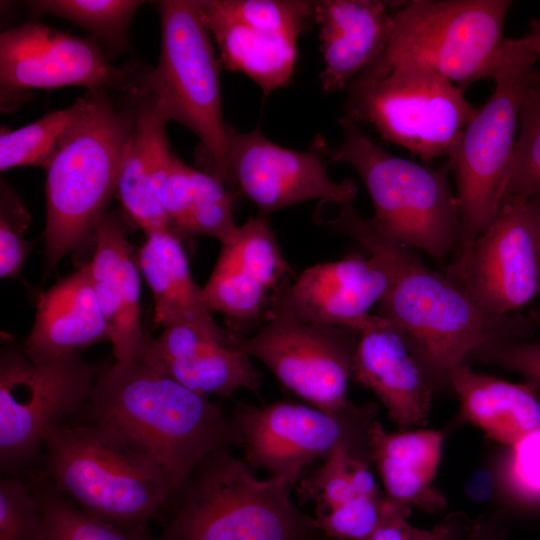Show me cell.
I'll return each instance as SVG.
<instances>
[{"instance_id": "obj_25", "label": "cell", "mask_w": 540, "mask_h": 540, "mask_svg": "<svg viewBox=\"0 0 540 540\" xmlns=\"http://www.w3.org/2000/svg\"><path fill=\"white\" fill-rule=\"evenodd\" d=\"M168 122L144 89L125 146L116 193L125 213L146 235L172 232L157 195L159 180L174 155L166 136Z\"/></svg>"}, {"instance_id": "obj_40", "label": "cell", "mask_w": 540, "mask_h": 540, "mask_svg": "<svg viewBox=\"0 0 540 540\" xmlns=\"http://www.w3.org/2000/svg\"><path fill=\"white\" fill-rule=\"evenodd\" d=\"M468 359L514 371L540 389V343L538 342L494 340L477 348Z\"/></svg>"}, {"instance_id": "obj_3", "label": "cell", "mask_w": 540, "mask_h": 540, "mask_svg": "<svg viewBox=\"0 0 540 540\" xmlns=\"http://www.w3.org/2000/svg\"><path fill=\"white\" fill-rule=\"evenodd\" d=\"M143 89L116 103L105 88L88 90L84 108L46 170V278L59 261L95 240V229L117 192L122 158Z\"/></svg>"}, {"instance_id": "obj_18", "label": "cell", "mask_w": 540, "mask_h": 540, "mask_svg": "<svg viewBox=\"0 0 540 540\" xmlns=\"http://www.w3.org/2000/svg\"><path fill=\"white\" fill-rule=\"evenodd\" d=\"M202 288L208 310L223 313L232 332L244 335L268 319L283 290L296 278L282 255L269 215L258 212L221 244Z\"/></svg>"}, {"instance_id": "obj_6", "label": "cell", "mask_w": 540, "mask_h": 540, "mask_svg": "<svg viewBox=\"0 0 540 540\" xmlns=\"http://www.w3.org/2000/svg\"><path fill=\"white\" fill-rule=\"evenodd\" d=\"M342 142L327 151L329 164L352 166L367 188L374 215L366 220L383 239L420 250L442 263L457 252L462 234L460 209L448 174L390 154L342 116Z\"/></svg>"}, {"instance_id": "obj_43", "label": "cell", "mask_w": 540, "mask_h": 540, "mask_svg": "<svg viewBox=\"0 0 540 540\" xmlns=\"http://www.w3.org/2000/svg\"><path fill=\"white\" fill-rule=\"evenodd\" d=\"M523 37L536 55L537 62L540 63V19L530 21L529 31Z\"/></svg>"}, {"instance_id": "obj_36", "label": "cell", "mask_w": 540, "mask_h": 540, "mask_svg": "<svg viewBox=\"0 0 540 540\" xmlns=\"http://www.w3.org/2000/svg\"><path fill=\"white\" fill-rule=\"evenodd\" d=\"M352 458L355 457L344 448H337L314 472L300 479L297 486L300 502L313 501L315 514H319L357 496L350 475Z\"/></svg>"}, {"instance_id": "obj_20", "label": "cell", "mask_w": 540, "mask_h": 540, "mask_svg": "<svg viewBox=\"0 0 540 540\" xmlns=\"http://www.w3.org/2000/svg\"><path fill=\"white\" fill-rule=\"evenodd\" d=\"M357 331L351 380L377 397L399 431L423 428L439 388L414 346L377 314L367 315Z\"/></svg>"}, {"instance_id": "obj_2", "label": "cell", "mask_w": 540, "mask_h": 540, "mask_svg": "<svg viewBox=\"0 0 540 540\" xmlns=\"http://www.w3.org/2000/svg\"><path fill=\"white\" fill-rule=\"evenodd\" d=\"M326 223L384 255L390 284L376 314L407 337L439 389H449L451 371L483 344L514 340L515 325L505 316L486 315L447 276L428 268L415 250L380 237L352 203L341 205L337 217Z\"/></svg>"}, {"instance_id": "obj_22", "label": "cell", "mask_w": 540, "mask_h": 540, "mask_svg": "<svg viewBox=\"0 0 540 540\" xmlns=\"http://www.w3.org/2000/svg\"><path fill=\"white\" fill-rule=\"evenodd\" d=\"M90 264L93 288L117 362L137 360L144 346L140 323V270L121 216L106 213L95 229Z\"/></svg>"}, {"instance_id": "obj_27", "label": "cell", "mask_w": 540, "mask_h": 540, "mask_svg": "<svg viewBox=\"0 0 540 540\" xmlns=\"http://www.w3.org/2000/svg\"><path fill=\"white\" fill-rule=\"evenodd\" d=\"M448 383L458 397L461 421L495 442L511 447L540 428L538 388L529 382H508L464 363L451 371Z\"/></svg>"}, {"instance_id": "obj_15", "label": "cell", "mask_w": 540, "mask_h": 540, "mask_svg": "<svg viewBox=\"0 0 540 540\" xmlns=\"http://www.w3.org/2000/svg\"><path fill=\"white\" fill-rule=\"evenodd\" d=\"M447 278L486 315L503 317L528 304L540 287V256L527 199H505Z\"/></svg>"}, {"instance_id": "obj_16", "label": "cell", "mask_w": 540, "mask_h": 540, "mask_svg": "<svg viewBox=\"0 0 540 540\" xmlns=\"http://www.w3.org/2000/svg\"><path fill=\"white\" fill-rule=\"evenodd\" d=\"M144 72L112 65L94 39L31 21L0 36L1 102L30 89L109 87L129 93L142 86Z\"/></svg>"}, {"instance_id": "obj_9", "label": "cell", "mask_w": 540, "mask_h": 540, "mask_svg": "<svg viewBox=\"0 0 540 540\" xmlns=\"http://www.w3.org/2000/svg\"><path fill=\"white\" fill-rule=\"evenodd\" d=\"M157 7L161 54L156 68L144 73L143 87L169 121L198 137L206 156L204 171L228 186V124L212 37L196 0H164Z\"/></svg>"}, {"instance_id": "obj_31", "label": "cell", "mask_w": 540, "mask_h": 540, "mask_svg": "<svg viewBox=\"0 0 540 540\" xmlns=\"http://www.w3.org/2000/svg\"><path fill=\"white\" fill-rule=\"evenodd\" d=\"M29 483L41 505L40 540H155L128 533L83 512L54 488L44 472L31 475Z\"/></svg>"}, {"instance_id": "obj_1", "label": "cell", "mask_w": 540, "mask_h": 540, "mask_svg": "<svg viewBox=\"0 0 540 540\" xmlns=\"http://www.w3.org/2000/svg\"><path fill=\"white\" fill-rule=\"evenodd\" d=\"M79 411L151 458L178 498L211 454L240 446L233 417L218 403L137 360L109 364Z\"/></svg>"}, {"instance_id": "obj_24", "label": "cell", "mask_w": 540, "mask_h": 540, "mask_svg": "<svg viewBox=\"0 0 540 540\" xmlns=\"http://www.w3.org/2000/svg\"><path fill=\"white\" fill-rule=\"evenodd\" d=\"M107 339L90 264L86 263L38 294L34 324L22 347L32 361L48 362Z\"/></svg>"}, {"instance_id": "obj_4", "label": "cell", "mask_w": 540, "mask_h": 540, "mask_svg": "<svg viewBox=\"0 0 540 540\" xmlns=\"http://www.w3.org/2000/svg\"><path fill=\"white\" fill-rule=\"evenodd\" d=\"M44 473L83 512L137 536L177 494L145 453L91 422L57 424L44 437Z\"/></svg>"}, {"instance_id": "obj_42", "label": "cell", "mask_w": 540, "mask_h": 540, "mask_svg": "<svg viewBox=\"0 0 540 540\" xmlns=\"http://www.w3.org/2000/svg\"><path fill=\"white\" fill-rule=\"evenodd\" d=\"M495 486H497L495 470L480 469L468 481L466 492L471 499L483 501L492 495Z\"/></svg>"}, {"instance_id": "obj_10", "label": "cell", "mask_w": 540, "mask_h": 540, "mask_svg": "<svg viewBox=\"0 0 540 540\" xmlns=\"http://www.w3.org/2000/svg\"><path fill=\"white\" fill-rule=\"evenodd\" d=\"M109 365L92 364L80 353L34 362L15 339L1 333L0 469L21 477L43 459L47 430L73 415L89 399Z\"/></svg>"}, {"instance_id": "obj_39", "label": "cell", "mask_w": 540, "mask_h": 540, "mask_svg": "<svg viewBox=\"0 0 540 540\" xmlns=\"http://www.w3.org/2000/svg\"><path fill=\"white\" fill-rule=\"evenodd\" d=\"M0 276L19 278L32 243L23 239L30 217L20 198L3 181L0 198Z\"/></svg>"}, {"instance_id": "obj_19", "label": "cell", "mask_w": 540, "mask_h": 540, "mask_svg": "<svg viewBox=\"0 0 540 540\" xmlns=\"http://www.w3.org/2000/svg\"><path fill=\"white\" fill-rule=\"evenodd\" d=\"M239 336L213 318L178 323L156 339L147 336L137 361L207 397H229L239 389L257 392L262 375L240 347Z\"/></svg>"}, {"instance_id": "obj_21", "label": "cell", "mask_w": 540, "mask_h": 540, "mask_svg": "<svg viewBox=\"0 0 540 540\" xmlns=\"http://www.w3.org/2000/svg\"><path fill=\"white\" fill-rule=\"evenodd\" d=\"M369 252V257L352 254L305 269L278 296L268 319L284 315L357 330L369 310L384 298L390 284L384 255Z\"/></svg>"}, {"instance_id": "obj_11", "label": "cell", "mask_w": 540, "mask_h": 540, "mask_svg": "<svg viewBox=\"0 0 540 540\" xmlns=\"http://www.w3.org/2000/svg\"><path fill=\"white\" fill-rule=\"evenodd\" d=\"M509 0H412L400 2L380 57L427 65L463 90L492 78L508 38Z\"/></svg>"}, {"instance_id": "obj_13", "label": "cell", "mask_w": 540, "mask_h": 540, "mask_svg": "<svg viewBox=\"0 0 540 540\" xmlns=\"http://www.w3.org/2000/svg\"><path fill=\"white\" fill-rule=\"evenodd\" d=\"M196 2L226 69L249 77L264 95L289 83L295 69L297 40L315 23L317 1Z\"/></svg>"}, {"instance_id": "obj_37", "label": "cell", "mask_w": 540, "mask_h": 540, "mask_svg": "<svg viewBox=\"0 0 540 540\" xmlns=\"http://www.w3.org/2000/svg\"><path fill=\"white\" fill-rule=\"evenodd\" d=\"M410 511L411 508L386 498L381 522L362 540H467L474 521L461 512H454L433 528L421 529L408 521Z\"/></svg>"}, {"instance_id": "obj_33", "label": "cell", "mask_w": 540, "mask_h": 540, "mask_svg": "<svg viewBox=\"0 0 540 540\" xmlns=\"http://www.w3.org/2000/svg\"><path fill=\"white\" fill-rule=\"evenodd\" d=\"M540 195V77L528 91L520 112L511 167L503 190L508 198Z\"/></svg>"}, {"instance_id": "obj_30", "label": "cell", "mask_w": 540, "mask_h": 540, "mask_svg": "<svg viewBox=\"0 0 540 540\" xmlns=\"http://www.w3.org/2000/svg\"><path fill=\"white\" fill-rule=\"evenodd\" d=\"M84 108V97L69 107L45 114L15 130L0 133V170L16 167L46 168L58 145L77 121Z\"/></svg>"}, {"instance_id": "obj_8", "label": "cell", "mask_w": 540, "mask_h": 540, "mask_svg": "<svg viewBox=\"0 0 540 540\" xmlns=\"http://www.w3.org/2000/svg\"><path fill=\"white\" fill-rule=\"evenodd\" d=\"M536 55L524 37L508 38L487 101L476 108L448 157L462 226L455 257L464 255L498 213L511 167L524 99L539 79Z\"/></svg>"}, {"instance_id": "obj_5", "label": "cell", "mask_w": 540, "mask_h": 540, "mask_svg": "<svg viewBox=\"0 0 540 540\" xmlns=\"http://www.w3.org/2000/svg\"><path fill=\"white\" fill-rule=\"evenodd\" d=\"M229 448L211 454L179 495L156 540H326L290 492L302 473L254 476Z\"/></svg>"}, {"instance_id": "obj_29", "label": "cell", "mask_w": 540, "mask_h": 540, "mask_svg": "<svg viewBox=\"0 0 540 540\" xmlns=\"http://www.w3.org/2000/svg\"><path fill=\"white\" fill-rule=\"evenodd\" d=\"M137 263L154 299V323L174 324L212 319L203 291L194 281L181 239L170 231L146 235Z\"/></svg>"}, {"instance_id": "obj_38", "label": "cell", "mask_w": 540, "mask_h": 540, "mask_svg": "<svg viewBox=\"0 0 540 540\" xmlns=\"http://www.w3.org/2000/svg\"><path fill=\"white\" fill-rule=\"evenodd\" d=\"M384 495H357L342 505L316 514L320 531L327 538L362 540L378 527L382 520Z\"/></svg>"}, {"instance_id": "obj_41", "label": "cell", "mask_w": 540, "mask_h": 540, "mask_svg": "<svg viewBox=\"0 0 540 540\" xmlns=\"http://www.w3.org/2000/svg\"><path fill=\"white\" fill-rule=\"evenodd\" d=\"M507 521L503 511L473 521L467 540H506Z\"/></svg>"}, {"instance_id": "obj_23", "label": "cell", "mask_w": 540, "mask_h": 540, "mask_svg": "<svg viewBox=\"0 0 540 540\" xmlns=\"http://www.w3.org/2000/svg\"><path fill=\"white\" fill-rule=\"evenodd\" d=\"M400 2L380 0L317 1L326 92L346 90L351 82L383 53L389 41L392 17Z\"/></svg>"}, {"instance_id": "obj_35", "label": "cell", "mask_w": 540, "mask_h": 540, "mask_svg": "<svg viewBox=\"0 0 540 540\" xmlns=\"http://www.w3.org/2000/svg\"><path fill=\"white\" fill-rule=\"evenodd\" d=\"M40 501L22 477L0 480V540H40Z\"/></svg>"}, {"instance_id": "obj_32", "label": "cell", "mask_w": 540, "mask_h": 540, "mask_svg": "<svg viewBox=\"0 0 540 540\" xmlns=\"http://www.w3.org/2000/svg\"><path fill=\"white\" fill-rule=\"evenodd\" d=\"M138 0H34L27 7L34 15H54L88 30L111 51L127 44L129 24L144 4Z\"/></svg>"}, {"instance_id": "obj_12", "label": "cell", "mask_w": 540, "mask_h": 540, "mask_svg": "<svg viewBox=\"0 0 540 540\" xmlns=\"http://www.w3.org/2000/svg\"><path fill=\"white\" fill-rule=\"evenodd\" d=\"M232 417L244 462L270 476L302 473L305 466L327 459L340 447L372 463L369 431L377 420L372 403L352 404L338 412L287 400L261 406L239 404Z\"/></svg>"}, {"instance_id": "obj_28", "label": "cell", "mask_w": 540, "mask_h": 540, "mask_svg": "<svg viewBox=\"0 0 540 540\" xmlns=\"http://www.w3.org/2000/svg\"><path fill=\"white\" fill-rule=\"evenodd\" d=\"M160 205L180 239L210 236L228 242L238 226L233 218L236 195L212 174L194 169L173 155L157 186Z\"/></svg>"}, {"instance_id": "obj_44", "label": "cell", "mask_w": 540, "mask_h": 540, "mask_svg": "<svg viewBox=\"0 0 540 540\" xmlns=\"http://www.w3.org/2000/svg\"><path fill=\"white\" fill-rule=\"evenodd\" d=\"M527 206L532 218L540 256V195L528 198Z\"/></svg>"}, {"instance_id": "obj_17", "label": "cell", "mask_w": 540, "mask_h": 540, "mask_svg": "<svg viewBox=\"0 0 540 540\" xmlns=\"http://www.w3.org/2000/svg\"><path fill=\"white\" fill-rule=\"evenodd\" d=\"M228 187L270 214L298 203H352L358 193L351 179L334 181L328 174L329 146L319 135L304 151L283 147L259 127L240 132L228 124Z\"/></svg>"}, {"instance_id": "obj_34", "label": "cell", "mask_w": 540, "mask_h": 540, "mask_svg": "<svg viewBox=\"0 0 540 540\" xmlns=\"http://www.w3.org/2000/svg\"><path fill=\"white\" fill-rule=\"evenodd\" d=\"M496 484L515 506L540 508V428L508 447Z\"/></svg>"}, {"instance_id": "obj_26", "label": "cell", "mask_w": 540, "mask_h": 540, "mask_svg": "<svg viewBox=\"0 0 540 540\" xmlns=\"http://www.w3.org/2000/svg\"><path fill=\"white\" fill-rule=\"evenodd\" d=\"M443 437L434 429L390 432L377 420L369 431L372 463L382 479L385 497L395 504L435 514L447 504L435 488Z\"/></svg>"}, {"instance_id": "obj_14", "label": "cell", "mask_w": 540, "mask_h": 540, "mask_svg": "<svg viewBox=\"0 0 540 540\" xmlns=\"http://www.w3.org/2000/svg\"><path fill=\"white\" fill-rule=\"evenodd\" d=\"M359 332L346 326L315 324L273 315L240 347L261 361L290 392L307 404L338 412L348 398Z\"/></svg>"}, {"instance_id": "obj_7", "label": "cell", "mask_w": 540, "mask_h": 540, "mask_svg": "<svg viewBox=\"0 0 540 540\" xmlns=\"http://www.w3.org/2000/svg\"><path fill=\"white\" fill-rule=\"evenodd\" d=\"M344 117L430 162L449 157L476 108L425 64L379 57L346 89Z\"/></svg>"}]
</instances>
